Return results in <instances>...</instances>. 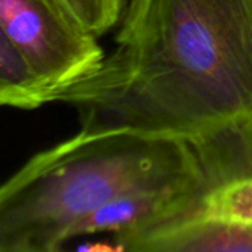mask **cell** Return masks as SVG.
Masks as SVG:
<instances>
[{"label":"cell","instance_id":"2","mask_svg":"<svg viewBox=\"0 0 252 252\" xmlns=\"http://www.w3.org/2000/svg\"><path fill=\"white\" fill-rule=\"evenodd\" d=\"M185 139L131 130H83L32 155L0 188V252H56L81 223L133 193L189 185Z\"/></svg>","mask_w":252,"mask_h":252},{"label":"cell","instance_id":"3","mask_svg":"<svg viewBox=\"0 0 252 252\" xmlns=\"http://www.w3.org/2000/svg\"><path fill=\"white\" fill-rule=\"evenodd\" d=\"M188 142L192 185L162 216L117 241L115 251L252 252V120Z\"/></svg>","mask_w":252,"mask_h":252},{"label":"cell","instance_id":"6","mask_svg":"<svg viewBox=\"0 0 252 252\" xmlns=\"http://www.w3.org/2000/svg\"><path fill=\"white\" fill-rule=\"evenodd\" d=\"M81 24L97 37L112 30L126 15V0H63Z\"/></svg>","mask_w":252,"mask_h":252},{"label":"cell","instance_id":"4","mask_svg":"<svg viewBox=\"0 0 252 252\" xmlns=\"http://www.w3.org/2000/svg\"><path fill=\"white\" fill-rule=\"evenodd\" d=\"M0 35L58 96L94 75L106 55L63 0H0Z\"/></svg>","mask_w":252,"mask_h":252},{"label":"cell","instance_id":"1","mask_svg":"<svg viewBox=\"0 0 252 252\" xmlns=\"http://www.w3.org/2000/svg\"><path fill=\"white\" fill-rule=\"evenodd\" d=\"M56 102L83 130L185 140L252 120V0H139L100 69Z\"/></svg>","mask_w":252,"mask_h":252},{"label":"cell","instance_id":"5","mask_svg":"<svg viewBox=\"0 0 252 252\" xmlns=\"http://www.w3.org/2000/svg\"><path fill=\"white\" fill-rule=\"evenodd\" d=\"M55 102V92L22 53L0 35V103L32 111Z\"/></svg>","mask_w":252,"mask_h":252}]
</instances>
